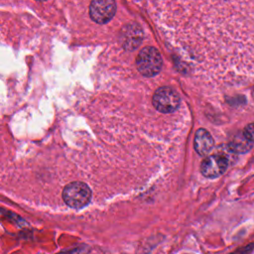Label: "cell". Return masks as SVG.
Instances as JSON below:
<instances>
[{
	"label": "cell",
	"mask_w": 254,
	"mask_h": 254,
	"mask_svg": "<svg viewBox=\"0 0 254 254\" xmlns=\"http://www.w3.org/2000/svg\"><path fill=\"white\" fill-rule=\"evenodd\" d=\"M163 60L160 52L154 47H146L140 51L136 59V66L141 74L154 76L161 71Z\"/></svg>",
	"instance_id": "6da1fadb"
},
{
	"label": "cell",
	"mask_w": 254,
	"mask_h": 254,
	"mask_svg": "<svg viewBox=\"0 0 254 254\" xmlns=\"http://www.w3.org/2000/svg\"><path fill=\"white\" fill-rule=\"evenodd\" d=\"M64 201L72 208H81L91 199V190L84 183L73 182L66 185L63 191Z\"/></svg>",
	"instance_id": "7a4b0ae2"
},
{
	"label": "cell",
	"mask_w": 254,
	"mask_h": 254,
	"mask_svg": "<svg viewBox=\"0 0 254 254\" xmlns=\"http://www.w3.org/2000/svg\"><path fill=\"white\" fill-rule=\"evenodd\" d=\"M152 103L158 111L162 113H172L179 108L181 98L179 93L172 87L162 86L155 91Z\"/></svg>",
	"instance_id": "3957f363"
},
{
	"label": "cell",
	"mask_w": 254,
	"mask_h": 254,
	"mask_svg": "<svg viewBox=\"0 0 254 254\" xmlns=\"http://www.w3.org/2000/svg\"><path fill=\"white\" fill-rule=\"evenodd\" d=\"M116 12V3L112 0H94L89 5V16L97 24L110 21Z\"/></svg>",
	"instance_id": "277c9868"
},
{
	"label": "cell",
	"mask_w": 254,
	"mask_h": 254,
	"mask_svg": "<svg viewBox=\"0 0 254 254\" xmlns=\"http://www.w3.org/2000/svg\"><path fill=\"white\" fill-rule=\"evenodd\" d=\"M228 167V159L222 154L208 156L200 164L201 174L208 179L220 177Z\"/></svg>",
	"instance_id": "5b68a950"
},
{
	"label": "cell",
	"mask_w": 254,
	"mask_h": 254,
	"mask_svg": "<svg viewBox=\"0 0 254 254\" xmlns=\"http://www.w3.org/2000/svg\"><path fill=\"white\" fill-rule=\"evenodd\" d=\"M213 146H214V140L207 130L200 128L195 132L193 147L198 155L200 156L207 155L212 150Z\"/></svg>",
	"instance_id": "8992f818"
},
{
	"label": "cell",
	"mask_w": 254,
	"mask_h": 254,
	"mask_svg": "<svg viewBox=\"0 0 254 254\" xmlns=\"http://www.w3.org/2000/svg\"><path fill=\"white\" fill-rule=\"evenodd\" d=\"M127 31L124 33V40H125V47L127 49L133 50L141 43V30L138 26H133L132 28L126 27Z\"/></svg>",
	"instance_id": "52a82bcc"
},
{
	"label": "cell",
	"mask_w": 254,
	"mask_h": 254,
	"mask_svg": "<svg viewBox=\"0 0 254 254\" xmlns=\"http://www.w3.org/2000/svg\"><path fill=\"white\" fill-rule=\"evenodd\" d=\"M227 149L234 154H243L247 153L252 149V143L247 141L244 137L243 140L232 141L227 145Z\"/></svg>",
	"instance_id": "ba28073f"
},
{
	"label": "cell",
	"mask_w": 254,
	"mask_h": 254,
	"mask_svg": "<svg viewBox=\"0 0 254 254\" xmlns=\"http://www.w3.org/2000/svg\"><path fill=\"white\" fill-rule=\"evenodd\" d=\"M243 137L252 144L254 143V123L246 125V127L243 130Z\"/></svg>",
	"instance_id": "9c48e42d"
},
{
	"label": "cell",
	"mask_w": 254,
	"mask_h": 254,
	"mask_svg": "<svg viewBox=\"0 0 254 254\" xmlns=\"http://www.w3.org/2000/svg\"><path fill=\"white\" fill-rule=\"evenodd\" d=\"M254 252V243L247 244L246 246L240 247L229 254H252Z\"/></svg>",
	"instance_id": "30bf717a"
},
{
	"label": "cell",
	"mask_w": 254,
	"mask_h": 254,
	"mask_svg": "<svg viewBox=\"0 0 254 254\" xmlns=\"http://www.w3.org/2000/svg\"><path fill=\"white\" fill-rule=\"evenodd\" d=\"M253 94H254V89H253Z\"/></svg>",
	"instance_id": "8fae6325"
}]
</instances>
